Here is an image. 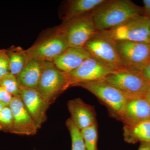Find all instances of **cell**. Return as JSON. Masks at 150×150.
I'll return each instance as SVG.
<instances>
[{
	"label": "cell",
	"instance_id": "6da1fadb",
	"mask_svg": "<svg viewBox=\"0 0 150 150\" xmlns=\"http://www.w3.org/2000/svg\"><path fill=\"white\" fill-rule=\"evenodd\" d=\"M144 9L129 0L106 1L91 13L98 31L116 27L129 19L142 14Z\"/></svg>",
	"mask_w": 150,
	"mask_h": 150
},
{
	"label": "cell",
	"instance_id": "7a4b0ae2",
	"mask_svg": "<svg viewBox=\"0 0 150 150\" xmlns=\"http://www.w3.org/2000/svg\"><path fill=\"white\" fill-rule=\"evenodd\" d=\"M150 18L141 14L107 30L100 31L115 42H133L149 44Z\"/></svg>",
	"mask_w": 150,
	"mask_h": 150
},
{
	"label": "cell",
	"instance_id": "3957f363",
	"mask_svg": "<svg viewBox=\"0 0 150 150\" xmlns=\"http://www.w3.org/2000/svg\"><path fill=\"white\" fill-rule=\"evenodd\" d=\"M129 98L145 97L150 84L139 70L127 69L111 74L104 79Z\"/></svg>",
	"mask_w": 150,
	"mask_h": 150
},
{
	"label": "cell",
	"instance_id": "277c9868",
	"mask_svg": "<svg viewBox=\"0 0 150 150\" xmlns=\"http://www.w3.org/2000/svg\"><path fill=\"white\" fill-rule=\"evenodd\" d=\"M84 47L92 57L113 71L127 69L123 66L116 48V42L99 31Z\"/></svg>",
	"mask_w": 150,
	"mask_h": 150
},
{
	"label": "cell",
	"instance_id": "5b68a950",
	"mask_svg": "<svg viewBox=\"0 0 150 150\" xmlns=\"http://www.w3.org/2000/svg\"><path fill=\"white\" fill-rule=\"evenodd\" d=\"M74 86L87 90L104 103L115 115L122 118L128 101V97L104 79L78 83Z\"/></svg>",
	"mask_w": 150,
	"mask_h": 150
},
{
	"label": "cell",
	"instance_id": "8992f818",
	"mask_svg": "<svg viewBox=\"0 0 150 150\" xmlns=\"http://www.w3.org/2000/svg\"><path fill=\"white\" fill-rule=\"evenodd\" d=\"M68 88L64 72L51 62H43V70L37 88L44 101L50 106Z\"/></svg>",
	"mask_w": 150,
	"mask_h": 150
},
{
	"label": "cell",
	"instance_id": "52a82bcc",
	"mask_svg": "<svg viewBox=\"0 0 150 150\" xmlns=\"http://www.w3.org/2000/svg\"><path fill=\"white\" fill-rule=\"evenodd\" d=\"M69 47L66 34L59 28L52 35L33 45L26 52L30 59L52 62Z\"/></svg>",
	"mask_w": 150,
	"mask_h": 150
},
{
	"label": "cell",
	"instance_id": "ba28073f",
	"mask_svg": "<svg viewBox=\"0 0 150 150\" xmlns=\"http://www.w3.org/2000/svg\"><path fill=\"white\" fill-rule=\"evenodd\" d=\"M59 28L66 34L69 47H84L99 32L91 13L64 23Z\"/></svg>",
	"mask_w": 150,
	"mask_h": 150
},
{
	"label": "cell",
	"instance_id": "9c48e42d",
	"mask_svg": "<svg viewBox=\"0 0 150 150\" xmlns=\"http://www.w3.org/2000/svg\"><path fill=\"white\" fill-rule=\"evenodd\" d=\"M116 72L93 57L86 59L78 68L69 73H64L68 88L76 84L103 79Z\"/></svg>",
	"mask_w": 150,
	"mask_h": 150
},
{
	"label": "cell",
	"instance_id": "30bf717a",
	"mask_svg": "<svg viewBox=\"0 0 150 150\" xmlns=\"http://www.w3.org/2000/svg\"><path fill=\"white\" fill-rule=\"evenodd\" d=\"M116 48L126 69L139 70L150 63V44L133 42H116Z\"/></svg>",
	"mask_w": 150,
	"mask_h": 150
},
{
	"label": "cell",
	"instance_id": "8fae6325",
	"mask_svg": "<svg viewBox=\"0 0 150 150\" xmlns=\"http://www.w3.org/2000/svg\"><path fill=\"white\" fill-rule=\"evenodd\" d=\"M9 107L13 116L11 133L27 136L35 135L38 129L23 104L20 95L13 96Z\"/></svg>",
	"mask_w": 150,
	"mask_h": 150
},
{
	"label": "cell",
	"instance_id": "7c38bea8",
	"mask_svg": "<svg viewBox=\"0 0 150 150\" xmlns=\"http://www.w3.org/2000/svg\"><path fill=\"white\" fill-rule=\"evenodd\" d=\"M20 95L38 129H40L47 119L46 111L49 106L37 89L20 88Z\"/></svg>",
	"mask_w": 150,
	"mask_h": 150
},
{
	"label": "cell",
	"instance_id": "4fadbf2b",
	"mask_svg": "<svg viewBox=\"0 0 150 150\" xmlns=\"http://www.w3.org/2000/svg\"><path fill=\"white\" fill-rule=\"evenodd\" d=\"M91 56L85 47H69L57 56L53 62L56 68L64 73H69L79 67Z\"/></svg>",
	"mask_w": 150,
	"mask_h": 150
},
{
	"label": "cell",
	"instance_id": "5bb4252c",
	"mask_svg": "<svg viewBox=\"0 0 150 150\" xmlns=\"http://www.w3.org/2000/svg\"><path fill=\"white\" fill-rule=\"evenodd\" d=\"M68 107L71 119L79 130L96 123V114L93 107L84 102L81 98L70 100Z\"/></svg>",
	"mask_w": 150,
	"mask_h": 150
},
{
	"label": "cell",
	"instance_id": "9a60e30c",
	"mask_svg": "<svg viewBox=\"0 0 150 150\" xmlns=\"http://www.w3.org/2000/svg\"><path fill=\"white\" fill-rule=\"evenodd\" d=\"M121 119L132 125L150 119V103L145 97L129 98Z\"/></svg>",
	"mask_w": 150,
	"mask_h": 150
},
{
	"label": "cell",
	"instance_id": "2e32d148",
	"mask_svg": "<svg viewBox=\"0 0 150 150\" xmlns=\"http://www.w3.org/2000/svg\"><path fill=\"white\" fill-rule=\"evenodd\" d=\"M43 62L30 59L16 76L20 88L37 89L43 70Z\"/></svg>",
	"mask_w": 150,
	"mask_h": 150
},
{
	"label": "cell",
	"instance_id": "e0dca14e",
	"mask_svg": "<svg viewBox=\"0 0 150 150\" xmlns=\"http://www.w3.org/2000/svg\"><path fill=\"white\" fill-rule=\"evenodd\" d=\"M106 1V0L70 1L63 17L64 24L79 17L91 13Z\"/></svg>",
	"mask_w": 150,
	"mask_h": 150
},
{
	"label": "cell",
	"instance_id": "ac0fdd59",
	"mask_svg": "<svg viewBox=\"0 0 150 150\" xmlns=\"http://www.w3.org/2000/svg\"><path fill=\"white\" fill-rule=\"evenodd\" d=\"M124 132V139L128 143H150V119L132 125L126 124Z\"/></svg>",
	"mask_w": 150,
	"mask_h": 150
},
{
	"label": "cell",
	"instance_id": "d6986e66",
	"mask_svg": "<svg viewBox=\"0 0 150 150\" xmlns=\"http://www.w3.org/2000/svg\"><path fill=\"white\" fill-rule=\"evenodd\" d=\"M9 63L10 72L16 76L24 69L30 59L26 51L12 46L6 50Z\"/></svg>",
	"mask_w": 150,
	"mask_h": 150
},
{
	"label": "cell",
	"instance_id": "ffe728a7",
	"mask_svg": "<svg viewBox=\"0 0 150 150\" xmlns=\"http://www.w3.org/2000/svg\"><path fill=\"white\" fill-rule=\"evenodd\" d=\"M86 150H98L96 123L80 130Z\"/></svg>",
	"mask_w": 150,
	"mask_h": 150
},
{
	"label": "cell",
	"instance_id": "44dd1931",
	"mask_svg": "<svg viewBox=\"0 0 150 150\" xmlns=\"http://www.w3.org/2000/svg\"><path fill=\"white\" fill-rule=\"evenodd\" d=\"M66 125L71 138V150H86L80 130L75 125L71 118L67 120Z\"/></svg>",
	"mask_w": 150,
	"mask_h": 150
},
{
	"label": "cell",
	"instance_id": "7402d4cb",
	"mask_svg": "<svg viewBox=\"0 0 150 150\" xmlns=\"http://www.w3.org/2000/svg\"><path fill=\"white\" fill-rule=\"evenodd\" d=\"M0 86L13 96L20 95V87L16 76L10 72L0 79Z\"/></svg>",
	"mask_w": 150,
	"mask_h": 150
},
{
	"label": "cell",
	"instance_id": "603a6c76",
	"mask_svg": "<svg viewBox=\"0 0 150 150\" xmlns=\"http://www.w3.org/2000/svg\"><path fill=\"white\" fill-rule=\"evenodd\" d=\"M13 116L9 106L4 107L0 111V131L11 133Z\"/></svg>",
	"mask_w": 150,
	"mask_h": 150
},
{
	"label": "cell",
	"instance_id": "cb8c5ba5",
	"mask_svg": "<svg viewBox=\"0 0 150 150\" xmlns=\"http://www.w3.org/2000/svg\"><path fill=\"white\" fill-rule=\"evenodd\" d=\"M9 73V63L6 50H0V79Z\"/></svg>",
	"mask_w": 150,
	"mask_h": 150
},
{
	"label": "cell",
	"instance_id": "d4e9b609",
	"mask_svg": "<svg viewBox=\"0 0 150 150\" xmlns=\"http://www.w3.org/2000/svg\"><path fill=\"white\" fill-rule=\"evenodd\" d=\"M13 96L0 86V103L4 107L9 106Z\"/></svg>",
	"mask_w": 150,
	"mask_h": 150
},
{
	"label": "cell",
	"instance_id": "484cf974",
	"mask_svg": "<svg viewBox=\"0 0 150 150\" xmlns=\"http://www.w3.org/2000/svg\"><path fill=\"white\" fill-rule=\"evenodd\" d=\"M141 73L144 79L150 84V63L142 69Z\"/></svg>",
	"mask_w": 150,
	"mask_h": 150
},
{
	"label": "cell",
	"instance_id": "4316f807",
	"mask_svg": "<svg viewBox=\"0 0 150 150\" xmlns=\"http://www.w3.org/2000/svg\"><path fill=\"white\" fill-rule=\"evenodd\" d=\"M144 11L145 15L150 18V0H144Z\"/></svg>",
	"mask_w": 150,
	"mask_h": 150
},
{
	"label": "cell",
	"instance_id": "83f0119b",
	"mask_svg": "<svg viewBox=\"0 0 150 150\" xmlns=\"http://www.w3.org/2000/svg\"><path fill=\"white\" fill-rule=\"evenodd\" d=\"M138 150H150V143H143Z\"/></svg>",
	"mask_w": 150,
	"mask_h": 150
},
{
	"label": "cell",
	"instance_id": "f1b7e54d",
	"mask_svg": "<svg viewBox=\"0 0 150 150\" xmlns=\"http://www.w3.org/2000/svg\"><path fill=\"white\" fill-rule=\"evenodd\" d=\"M145 98L149 101L150 103V87L149 88V90L146 94V96H145Z\"/></svg>",
	"mask_w": 150,
	"mask_h": 150
},
{
	"label": "cell",
	"instance_id": "f546056e",
	"mask_svg": "<svg viewBox=\"0 0 150 150\" xmlns=\"http://www.w3.org/2000/svg\"><path fill=\"white\" fill-rule=\"evenodd\" d=\"M4 105H2L0 103V111H1L3 108H4Z\"/></svg>",
	"mask_w": 150,
	"mask_h": 150
},
{
	"label": "cell",
	"instance_id": "4dcf8cb0",
	"mask_svg": "<svg viewBox=\"0 0 150 150\" xmlns=\"http://www.w3.org/2000/svg\"><path fill=\"white\" fill-rule=\"evenodd\" d=\"M149 44H150V30L149 33Z\"/></svg>",
	"mask_w": 150,
	"mask_h": 150
}]
</instances>
